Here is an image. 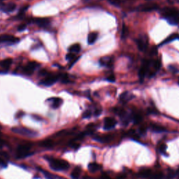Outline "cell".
Segmentation results:
<instances>
[{"mask_svg": "<svg viewBox=\"0 0 179 179\" xmlns=\"http://www.w3.org/2000/svg\"><path fill=\"white\" fill-rule=\"evenodd\" d=\"M163 17L170 25H179V11L175 8H165L162 12Z\"/></svg>", "mask_w": 179, "mask_h": 179, "instance_id": "6da1fadb", "label": "cell"}, {"mask_svg": "<svg viewBox=\"0 0 179 179\" xmlns=\"http://www.w3.org/2000/svg\"><path fill=\"white\" fill-rule=\"evenodd\" d=\"M50 167L55 171H64L69 168V164L67 161L58 159H49Z\"/></svg>", "mask_w": 179, "mask_h": 179, "instance_id": "7a4b0ae2", "label": "cell"}, {"mask_svg": "<svg viewBox=\"0 0 179 179\" xmlns=\"http://www.w3.org/2000/svg\"><path fill=\"white\" fill-rule=\"evenodd\" d=\"M31 148H32V145L30 143H25L19 146L16 151L18 158H25L32 155V153H30Z\"/></svg>", "mask_w": 179, "mask_h": 179, "instance_id": "3957f363", "label": "cell"}, {"mask_svg": "<svg viewBox=\"0 0 179 179\" xmlns=\"http://www.w3.org/2000/svg\"><path fill=\"white\" fill-rule=\"evenodd\" d=\"M12 131L14 133L20 134V135L22 136H28V137H34V136L37 135V132L28 128H14L12 129Z\"/></svg>", "mask_w": 179, "mask_h": 179, "instance_id": "277c9868", "label": "cell"}, {"mask_svg": "<svg viewBox=\"0 0 179 179\" xmlns=\"http://www.w3.org/2000/svg\"><path fill=\"white\" fill-rule=\"evenodd\" d=\"M151 64V62L148 60V59H144L141 68L139 69V72H138V76L141 79H143L144 77L146 76V75L148 74L149 72L150 66Z\"/></svg>", "mask_w": 179, "mask_h": 179, "instance_id": "5b68a950", "label": "cell"}, {"mask_svg": "<svg viewBox=\"0 0 179 179\" xmlns=\"http://www.w3.org/2000/svg\"><path fill=\"white\" fill-rule=\"evenodd\" d=\"M158 7V5L155 4H144L138 6L137 11H142V12H150V11L157 10Z\"/></svg>", "mask_w": 179, "mask_h": 179, "instance_id": "8992f818", "label": "cell"}, {"mask_svg": "<svg viewBox=\"0 0 179 179\" xmlns=\"http://www.w3.org/2000/svg\"><path fill=\"white\" fill-rule=\"evenodd\" d=\"M20 41V38L15 37L14 36L4 34L0 36V43H16Z\"/></svg>", "mask_w": 179, "mask_h": 179, "instance_id": "52a82bcc", "label": "cell"}, {"mask_svg": "<svg viewBox=\"0 0 179 179\" xmlns=\"http://www.w3.org/2000/svg\"><path fill=\"white\" fill-rule=\"evenodd\" d=\"M136 45H137V47L139 51H144L146 49H147L148 40L146 36H140L136 40Z\"/></svg>", "mask_w": 179, "mask_h": 179, "instance_id": "ba28073f", "label": "cell"}, {"mask_svg": "<svg viewBox=\"0 0 179 179\" xmlns=\"http://www.w3.org/2000/svg\"><path fill=\"white\" fill-rule=\"evenodd\" d=\"M16 8V4L15 3L11 2L9 4H4L0 2V11L4 13H11Z\"/></svg>", "mask_w": 179, "mask_h": 179, "instance_id": "9c48e42d", "label": "cell"}, {"mask_svg": "<svg viewBox=\"0 0 179 179\" xmlns=\"http://www.w3.org/2000/svg\"><path fill=\"white\" fill-rule=\"evenodd\" d=\"M116 124L117 121L114 118H111V117H107L104 121V128L107 130H111V129L115 128Z\"/></svg>", "mask_w": 179, "mask_h": 179, "instance_id": "30bf717a", "label": "cell"}, {"mask_svg": "<svg viewBox=\"0 0 179 179\" xmlns=\"http://www.w3.org/2000/svg\"><path fill=\"white\" fill-rule=\"evenodd\" d=\"M38 66V64H37L36 62H30L23 68V72L27 75L32 74V73L34 72V70Z\"/></svg>", "mask_w": 179, "mask_h": 179, "instance_id": "8fae6325", "label": "cell"}, {"mask_svg": "<svg viewBox=\"0 0 179 179\" xmlns=\"http://www.w3.org/2000/svg\"><path fill=\"white\" fill-rule=\"evenodd\" d=\"M59 77L55 76H48L46 78L41 80V84L45 86H51L57 81Z\"/></svg>", "mask_w": 179, "mask_h": 179, "instance_id": "7c38bea8", "label": "cell"}, {"mask_svg": "<svg viewBox=\"0 0 179 179\" xmlns=\"http://www.w3.org/2000/svg\"><path fill=\"white\" fill-rule=\"evenodd\" d=\"M134 97V95L130 92H125L122 93L120 96V101L122 103L128 102L131 99Z\"/></svg>", "mask_w": 179, "mask_h": 179, "instance_id": "4fadbf2b", "label": "cell"}, {"mask_svg": "<svg viewBox=\"0 0 179 179\" xmlns=\"http://www.w3.org/2000/svg\"><path fill=\"white\" fill-rule=\"evenodd\" d=\"M34 22L36 23L38 26L42 27V28H45L47 27L50 23V20L48 18H35L34 19Z\"/></svg>", "mask_w": 179, "mask_h": 179, "instance_id": "5bb4252c", "label": "cell"}, {"mask_svg": "<svg viewBox=\"0 0 179 179\" xmlns=\"http://www.w3.org/2000/svg\"><path fill=\"white\" fill-rule=\"evenodd\" d=\"M100 64L102 65V66H106V67H111L113 64V59L110 57H104L100 59L99 60Z\"/></svg>", "mask_w": 179, "mask_h": 179, "instance_id": "9a60e30c", "label": "cell"}, {"mask_svg": "<svg viewBox=\"0 0 179 179\" xmlns=\"http://www.w3.org/2000/svg\"><path fill=\"white\" fill-rule=\"evenodd\" d=\"M152 174H152V171L149 169H143L140 171L139 173H138L139 176L144 178H151Z\"/></svg>", "mask_w": 179, "mask_h": 179, "instance_id": "2e32d148", "label": "cell"}, {"mask_svg": "<svg viewBox=\"0 0 179 179\" xmlns=\"http://www.w3.org/2000/svg\"><path fill=\"white\" fill-rule=\"evenodd\" d=\"M52 107L53 109H56L57 108H59L62 104V99L58 97H54L52 98Z\"/></svg>", "mask_w": 179, "mask_h": 179, "instance_id": "e0dca14e", "label": "cell"}, {"mask_svg": "<svg viewBox=\"0 0 179 179\" xmlns=\"http://www.w3.org/2000/svg\"><path fill=\"white\" fill-rule=\"evenodd\" d=\"M80 49H81V47H80V45L79 43H75V44H73L72 46H71L69 48V53L76 54L79 53L80 51Z\"/></svg>", "mask_w": 179, "mask_h": 179, "instance_id": "ac0fdd59", "label": "cell"}, {"mask_svg": "<svg viewBox=\"0 0 179 179\" xmlns=\"http://www.w3.org/2000/svg\"><path fill=\"white\" fill-rule=\"evenodd\" d=\"M98 34L97 32H91L89 34L88 36V42L89 44H93L95 43L96 40L97 39Z\"/></svg>", "mask_w": 179, "mask_h": 179, "instance_id": "d6986e66", "label": "cell"}, {"mask_svg": "<svg viewBox=\"0 0 179 179\" xmlns=\"http://www.w3.org/2000/svg\"><path fill=\"white\" fill-rule=\"evenodd\" d=\"M151 129H152V130L155 132H165V131H166V129H165L164 127L159 125H157V124H152Z\"/></svg>", "mask_w": 179, "mask_h": 179, "instance_id": "ffe728a7", "label": "cell"}, {"mask_svg": "<svg viewBox=\"0 0 179 179\" xmlns=\"http://www.w3.org/2000/svg\"><path fill=\"white\" fill-rule=\"evenodd\" d=\"M12 62H13L12 59L7 58V59H4V60L1 61V63H0V65H1V66L3 68L7 69L11 67V64H12Z\"/></svg>", "mask_w": 179, "mask_h": 179, "instance_id": "44dd1931", "label": "cell"}, {"mask_svg": "<svg viewBox=\"0 0 179 179\" xmlns=\"http://www.w3.org/2000/svg\"><path fill=\"white\" fill-rule=\"evenodd\" d=\"M80 172H81V169H80V167H76L72 172L71 176H72L73 179H78V177L80 176Z\"/></svg>", "mask_w": 179, "mask_h": 179, "instance_id": "7402d4cb", "label": "cell"}, {"mask_svg": "<svg viewBox=\"0 0 179 179\" xmlns=\"http://www.w3.org/2000/svg\"><path fill=\"white\" fill-rule=\"evenodd\" d=\"M175 39H179V35H178V34H172V35L169 36V37L167 38V39H165V41L161 43V45H164V44H165V43H170L171 41H173V40H175Z\"/></svg>", "mask_w": 179, "mask_h": 179, "instance_id": "603a6c76", "label": "cell"}, {"mask_svg": "<svg viewBox=\"0 0 179 179\" xmlns=\"http://www.w3.org/2000/svg\"><path fill=\"white\" fill-rule=\"evenodd\" d=\"M88 169L91 172H95L100 169V166L97 163H90L88 165Z\"/></svg>", "mask_w": 179, "mask_h": 179, "instance_id": "cb8c5ba5", "label": "cell"}, {"mask_svg": "<svg viewBox=\"0 0 179 179\" xmlns=\"http://www.w3.org/2000/svg\"><path fill=\"white\" fill-rule=\"evenodd\" d=\"M111 138H112V136L111 135H107V136H101V137H96L95 139H97V141H99L101 142H108L111 141Z\"/></svg>", "mask_w": 179, "mask_h": 179, "instance_id": "d4e9b609", "label": "cell"}, {"mask_svg": "<svg viewBox=\"0 0 179 179\" xmlns=\"http://www.w3.org/2000/svg\"><path fill=\"white\" fill-rule=\"evenodd\" d=\"M132 119H133L134 122L137 124V123L140 122L142 120V116L140 113H134L133 116H132Z\"/></svg>", "mask_w": 179, "mask_h": 179, "instance_id": "484cf974", "label": "cell"}, {"mask_svg": "<svg viewBox=\"0 0 179 179\" xmlns=\"http://www.w3.org/2000/svg\"><path fill=\"white\" fill-rule=\"evenodd\" d=\"M163 176H164L163 173L159 172L152 174V176H151V179H162Z\"/></svg>", "mask_w": 179, "mask_h": 179, "instance_id": "4316f807", "label": "cell"}, {"mask_svg": "<svg viewBox=\"0 0 179 179\" xmlns=\"http://www.w3.org/2000/svg\"><path fill=\"white\" fill-rule=\"evenodd\" d=\"M41 172L43 173L44 176H45L46 179H57V178H58V177H57L56 176H54V175L51 174V173L46 172V171L42 170Z\"/></svg>", "mask_w": 179, "mask_h": 179, "instance_id": "83f0119b", "label": "cell"}, {"mask_svg": "<svg viewBox=\"0 0 179 179\" xmlns=\"http://www.w3.org/2000/svg\"><path fill=\"white\" fill-rule=\"evenodd\" d=\"M128 34V29L127 27L123 25L122 26V33H121V36H122V38H125L127 37Z\"/></svg>", "mask_w": 179, "mask_h": 179, "instance_id": "f1b7e54d", "label": "cell"}, {"mask_svg": "<svg viewBox=\"0 0 179 179\" xmlns=\"http://www.w3.org/2000/svg\"><path fill=\"white\" fill-rule=\"evenodd\" d=\"M66 58L67 59H68V60H70V62L74 60V59L76 58V54H74L72 53H69L66 55Z\"/></svg>", "mask_w": 179, "mask_h": 179, "instance_id": "f546056e", "label": "cell"}, {"mask_svg": "<svg viewBox=\"0 0 179 179\" xmlns=\"http://www.w3.org/2000/svg\"><path fill=\"white\" fill-rule=\"evenodd\" d=\"M166 150H167V146L165 144H161L159 147V151L162 154H165L166 153Z\"/></svg>", "mask_w": 179, "mask_h": 179, "instance_id": "4dcf8cb0", "label": "cell"}, {"mask_svg": "<svg viewBox=\"0 0 179 179\" xmlns=\"http://www.w3.org/2000/svg\"><path fill=\"white\" fill-rule=\"evenodd\" d=\"M60 80L62 83H67L69 81V78L68 76H67V74H63L62 76H60Z\"/></svg>", "mask_w": 179, "mask_h": 179, "instance_id": "1f68e13d", "label": "cell"}, {"mask_svg": "<svg viewBox=\"0 0 179 179\" xmlns=\"http://www.w3.org/2000/svg\"><path fill=\"white\" fill-rule=\"evenodd\" d=\"M91 116V111H86L83 114V118H88Z\"/></svg>", "mask_w": 179, "mask_h": 179, "instance_id": "d6a6232c", "label": "cell"}, {"mask_svg": "<svg viewBox=\"0 0 179 179\" xmlns=\"http://www.w3.org/2000/svg\"><path fill=\"white\" fill-rule=\"evenodd\" d=\"M109 2L111 4L116 6V7L119 6V4H120V0H109Z\"/></svg>", "mask_w": 179, "mask_h": 179, "instance_id": "836d02e7", "label": "cell"}, {"mask_svg": "<svg viewBox=\"0 0 179 179\" xmlns=\"http://www.w3.org/2000/svg\"><path fill=\"white\" fill-rule=\"evenodd\" d=\"M41 145L43 146H46V147H49V146H51L52 145V142L51 141H49V140H48V141H45L42 142Z\"/></svg>", "mask_w": 179, "mask_h": 179, "instance_id": "e575fe53", "label": "cell"}, {"mask_svg": "<svg viewBox=\"0 0 179 179\" xmlns=\"http://www.w3.org/2000/svg\"><path fill=\"white\" fill-rule=\"evenodd\" d=\"M107 80L109 82H115V78L114 75H111L110 76L108 77V78H107Z\"/></svg>", "mask_w": 179, "mask_h": 179, "instance_id": "d590c367", "label": "cell"}, {"mask_svg": "<svg viewBox=\"0 0 179 179\" xmlns=\"http://www.w3.org/2000/svg\"><path fill=\"white\" fill-rule=\"evenodd\" d=\"M148 111H149V113H152V114H157V111L156 109H148Z\"/></svg>", "mask_w": 179, "mask_h": 179, "instance_id": "8d00e7d4", "label": "cell"}, {"mask_svg": "<svg viewBox=\"0 0 179 179\" xmlns=\"http://www.w3.org/2000/svg\"><path fill=\"white\" fill-rule=\"evenodd\" d=\"M0 166L2 167H7V163H6L1 158H0Z\"/></svg>", "mask_w": 179, "mask_h": 179, "instance_id": "74e56055", "label": "cell"}, {"mask_svg": "<svg viewBox=\"0 0 179 179\" xmlns=\"http://www.w3.org/2000/svg\"><path fill=\"white\" fill-rule=\"evenodd\" d=\"M39 74L41 75V76H46V75H49V72L45 70V69H43V70H41V72H40Z\"/></svg>", "mask_w": 179, "mask_h": 179, "instance_id": "f35d334b", "label": "cell"}, {"mask_svg": "<svg viewBox=\"0 0 179 179\" xmlns=\"http://www.w3.org/2000/svg\"><path fill=\"white\" fill-rule=\"evenodd\" d=\"M25 28H26V25H20L18 28V30L19 31H22L23 30H25Z\"/></svg>", "mask_w": 179, "mask_h": 179, "instance_id": "ab89813d", "label": "cell"}, {"mask_svg": "<svg viewBox=\"0 0 179 179\" xmlns=\"http://www.w3.org/2000/svg\"><path fill=\"white\" fill-rule=\"evenodd\" d=\"M101 179H111V178L109 176H108L107 175H104V176L101 177Z\"/></svg>", "mask_w": 179, "mask_h": 179, "instance_id": "60d3db41", "label": "cell"}, {"mask_svg": "<svg viewBox=\"0 0 179 179\" xmlns=\"http://www.w3.org/2000/svg\"><path fill=\"white\" fill-rule=\"evenodd\" d=\"M101 110H97L95 111V115H99L100 113H101Z\"/></svg>", "mask_w": 179, "mask_h": 179, "instance_id": "b9f144b4", "label": "cell"}, {"mask_svg": "<svg viewBox=\"0 0 179 179\" xmlns=\"http://www.w3.org/2000/svg\"><path fill=\"white\" fill-rule=\"evenodd\" d=\"M2 1H3V0H0V2H1Z\"/></svg>", "mask_w": 179, "mask_h": 179, "instance_id": "7bdbcfd3", "label": "cell"}, {"mask_svg": "<svg viewBox=\"0 0 179 179\" xmlns=\"http://www.w3.org/2000/svg\"><path fill=\"white\" fill-rule=\"evenodd\" d=\"M178 84H179V82H178Z\"/></svg>", "mask_w": 179, "mask_h": 179, "instance_id": "ee69618b", "label": "cell"}]
</instances>
